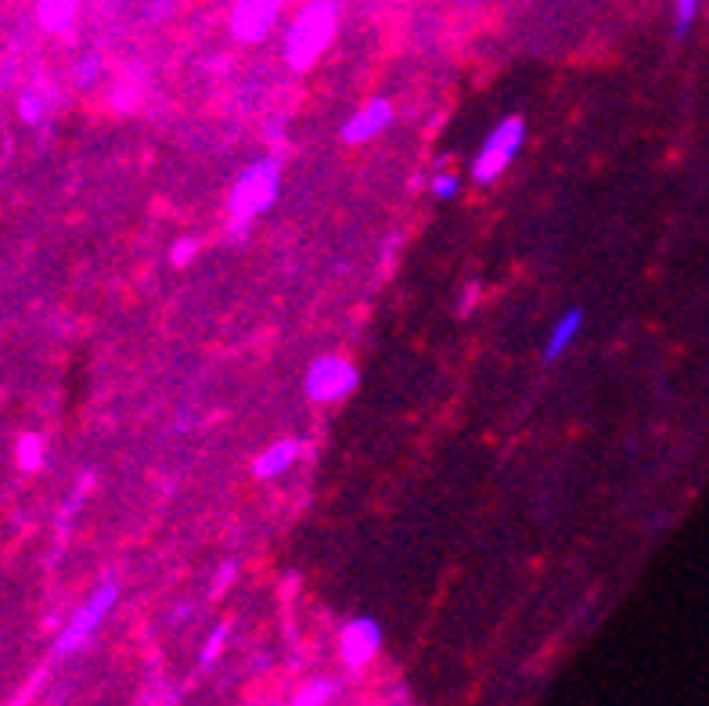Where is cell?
I'll return each mask as SVG.
<instances>
[{"mask_svg": "<svg viewBox=\"0 0 709 706\" xmlns=\"http://www.w3.org/2000/svg\"><path fill=\"white\" fill-rule=\"evenodd\" d=\"M526 145V123L518 115H508L493 131L482 137V145L472 159V181L476 184H493L501 173H508V167L515 162V156Z\"/></svg>", "mask_w": 709, "mask_h": 706, "instance_id": "obj_4", "label": "cell"}, {"mask_svg": "<svg viewBox=\"0 0 709 706\" xmlns=\"http://www.w3.org/2000/svg\"><path fill=\"white\" fill-rule=\"evenodd\" d=\"M115 602H120V584H115L112 576H105V581L90 592L87 602L80 606L73 617H69V623L62 631H58V638H54L58 660H62V656H73L76 649H84V645L90 642V634L98 631L105 620H109Z\"/></svg>", "mask_w": 709, "mask_h": 706, "instance_id": "obj_3", "label": "cell"}, {"mask_svg": "<svg viewBox=\"0 0 709 706\" xmlns=\"http://www.w3.org/2000/svg\"><path fill=\"white\" fill-rule=\"evenodd\" d=\"M281 195V162L274 156H264L249 162L231 184V234L245 231L256 217H264Z\"/></svg>", "mask_w": 709, "mask_h": 706, "instance_id": "obj_1", "label": "cell"}, {"mask_svg": "<svg viewBox=\"0 0 709 706\" xmlns=\"http://www.w3.org/2000/svg\"><path fill=\"white\" fill-rule=\"evenodd\" d=\"M335 8L332 4H310L289 22L285 40H281V54H285L289 69L306 73L321 62V54L328 51V44L335 37Z\"/></svg>", "mask_w": 709, "mask_h": 706, "instance_id": "obj_2", "label": "cell"}, {"mask_svg": "<svg viewBox=\"0 0 709 706\" xmlns=\"http://www.w3.org/2000/svg\"><path fill=\"white\" fill-rule=\"evenodd\" d=\"M37 19H40V26H44L47 33H65L69 26H73L76 11L69 8V4H44Z\"/></svg>", "mask_w": 709, "mask_h": 706, "instance_id": "obj_14", "label": "cell"}, {"mask_svg": "<svg viewBox=\"0 0 709 706\" xmlns=\"http://www.w3.org/2000/svg\"><path fill=\"white\" fill-rule=\"evenodd\" d=\"M15 462H19L22 473H37V468L47 462L44 437H37V433H26V437H19V443H15Z\"/></svg>", "mask_w": 709, "mask_h": 706, "instance_id": "obj_11", "label": "cell"}, {"mask_svg": "<svg viewBox=\"0 0 709 706\" xmlns=\"http://www.w3.org/2000/svg\"><path fill=\"white\" fill-rule=\"evenodd\" d=\"M429 187H432V195L436 198H443V203H451V198H457L461 195V176L457 173H436L432 181H429Z\"/></svg>", "mask_w": 709, "mask_h": 706, "instance_id": "obj_17", "label": "cell"}, {"mask_svg": "<svg viewBox=\"0 0 709 706\" xmlns=\"http://www.w3.org/2000/svg\"><path fill=\"white\" fill-rule=\"evenodd\" d=\"M98 73H101V58L98 54H84L76 62V84L80 87H90L94 80H98Z\"/></svg>", "mask_w": 709, "mask_h": 706, "instance_id": "obj_18", "label": "cell"}, {"mask_svg": "<svg viewBox=\"0 0 709 706\" xmlns=\"http://www.w3.org/2000/svg\"><path fill=\"white\" fill-rule=\"evenodd\" d=\"M195 253H198V239H181L173 245V253H170V260L176 267H184V264H192L195 260Z\"/></svg>", "mask_w": 709, "mask_h": 706, "instance_id": "obj_20", "label": "cell"}, {"mask_svg": "<svg viewBox=\"0 0 709 706\" xmlns=\"http://www.w3.org/2000/svg\"><path fill=\"white\" fill-rule=\"evenodd\" d=\"M695 22H699V4H695V0H681V4L673 8V40L688 37Z\"/></svg>", "mask_w": 709, "mask_h": 706, "instance_id": "obj_15", "label": "cell"}, {"mask_svg": "<svg viewBox=\"0 0 709 706\" xmlns=\"http://www.w3.org/2000/svg\"><path fill=\"white\" fill-rule=\"evenodd\" d=\"M278 4H267V0H245V4H234L231 8V37L242 40V44H259L267 40L270 33L278 26Z\"/></svg>", "mask_w": 709, "mask_h": 706, "instance_id": "obj_7", "label": "cell"}, {"mask_svg": "<svg viewBox=\"0 0 709 706\" xmlns=\"http://www.w3.org/2000/svg\"><path fill=\"white\" fill-rule=\"evenodd\" d=\"M228 634H231V623L228 620H220L217 628H212L206 634V642H203V653H198V667H212L220 660V653H223V645H228Z\"/></svg>", "mask_w": 709, "mask_h": 706, "instance_id": "obj_13", "label": "cell"}, {"mask_svg": "<svg viewBox=\"0 0 709 706\" xmlns=\"http://www.w3.org/2000/svg\"><path fill=\"white\" fill-rule=\"evenodd\" d=\"M584 328V307H570L554 317V325L548 328V339H543V361L554 364L562 357L565 350L576 343V336H580Z\"/></svg>", "mask_w": 709, "mask_h": 706, "instance_id": "obj_10", "label": "cell"}, {"mask_svg": "<svg viewBox=\"0 0 709 706\" xmlns=\"http://www.w3.org/2000/svg\"><path fill=\"white\" fill-rule=\"evenodd\" d=\"M357 379H360L357 364H350L339 353H321V357L306 364L303 390L314 404H339V400H346L353 393Z\"/></svg>", "mask_w": 709, "mask_h": 706, "instance_id": "obj_5", "label": "cell"}, {"mask_svg": "<svg viewBox=\"0 0 709 706\" xmlns=\"http://www.w3.org/2000/svg\"><path fill=\"white\" fill-rule=\"evenodd\" d=\"M393 123V101L389 98H368L357 112L342 123V141L346 145H368V141L382 137Z\"/></svg>", "mask_w": 709, "mask_h": 706, "instance_id": "obj_8", "label": "cell"}, {"mask_svg": "<svg viewBox=\"0 0 709 706\" xmlns=\"http://www.w3.org/2000/svg\"><path fill=\"white\" fill-rule=\"evenodd\" d=\"M382 623L375 617H353L346 628L339 631V656L350 670L368 667L378 653H382Z\"/></svg>", "mask_w": 709, "mask_h": 706, "instance_id": "obj_6", "label": "cell"}, {"mask_svg": "<svg viewBox=\"0 0 709 706\" xmlns=\"http://www.w3.org/2000/svg\"><path fill=\"white\" fill-rule=\"evenodd\" d=\"M44 112H47V101L40 98L37 90H22V98H19V115L26 123H40L44 120Z\"/></svg>", "mask_w": 709, "mask_h": 706, "instance_id": "obj_16", "label": "cell"}, {"mask_svg": "<svg viewBox=\"0 0 709 706\" xmlns=\"http://www.w3.org/2000/svg\"><path fill=\"white\" fill-rule=\"evenodd\" d=\"M339 692L335 681H328V678H314V681H306V685L295 692V699L292 706H328L332 703V696Z\"/></svg>", "mask_w": 709, "mask_h": 706, "instance_id": "obj_12", "label": "cell"}, {"mask_svg": "<svg viewBox=\"0 0 709 706\" xmlns=\"http://www.w3.org/2000/svg\"><path fill=\"white\" fill-rule=\"evenodd\" d=\"M303 458V443L300 440H278L264 447L253 462V476L256 479H274V476H285L289 468Z\"/></svg>", "mask_w": 709, "mask_h": 706, "instance_id": "obj_9", "label": "cell"}, {"mask_svg": "<svg viewBox=\"0 0 709 706\" xmlns=\"http://www.w3.org/2000/svg\"><path fill=\"white\" fill-rule=\"evenodd\" d=\"M234 576H239V562H223V567L217 570V576H212V584H209V595H223L228 587L234 584Z\"/></svg>", "mask_w": 709, "mask_h": 706, "instance_id": "obj_19", "label": "cell"}]
</instances>
